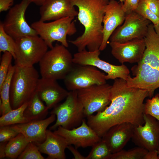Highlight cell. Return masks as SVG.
Listing matches in <instances>:
<instances>
[{
  "instance_id": "obj_1",
  "label": "cell",
  "mask_w": 159,
  "mask_h": 159,
  "mask_svg": "<svg viewBox=\"0 0 159 159\" xmlns=\"http://www.w3.org/2000/svg\"><path fill=\"white\" fill-rule=\"evenodd\" d=\"M111 102L103 111L87 117V124L101 138L112 127L128 122L143 125V103L149 97L145 90L127 86L126 80L117 78L110 90Z\"/></svg>"
},
{
  "instance_id": "obj_2",
  "label": "cell",
  "mask_w": 159,
  "mask_h": 159,
  "mask_svg": "<svg viewBox=\"0 0 159 159\" xmlns=\"http://www.w3.org/2000/svg\"><path fill=\"white\" fill-rule=\"evenodd\" d=\"M78 9V19L85 30L82 34L69 42L78 52L99 49L103 40V19L108 0H71Z\"/></svg>"
},
{
  "instance_id": "obj_3",
  "label": "cell",
  "mask_w": 159,
  "mask_h": 159,
  "mask_svg": "<svg viewBox=\"0 0 159 159\" xmlns=\"http://www.w3.org/2000/svg\"><path fill=\"white\" fill-rule=\"evenodd\" d=\"M144 38L145 48L143 57L131 68L134 77L130 75L126 81L129 87L146 90L151 98L159 88V37L153 24L149 25Z\"/></svg>"
},
{
  "instance_id": "obj_4",
  "label": "cell",
  "mask_w": 159,
  "mask_h": 159,
  "mask_svg": "<svg viewBox=\"0 0 159 159\" xmlns=\"http://www.w3.org/2000/svg\"><path fill=\"white\" fill-rule=\"evenodd\" d=\"M15 65L11 81L10 102L12 109L28 102L36 92L39 75L32 66Z\"/></svg>"
},
{
  "instance_id": "obj_5",
  "label": "cell",
  "mask_w": 159,
  "mask_h": 159,
  "mask_svg": "<svg viewBox=\"0 0 159 159\" xmlns=\"http://www.w3.org/2000/svg\"><path fill=\"white\" fill-rule=\"evenodd\" d=\"M67 48L57 43L47 51L39 62L42 77L56 80L65 78L74 64Z\"/></svg>"
},
{
  "instance_id": "obj_6",
  "label": "cell",
  "mask_w": 159,
  "mask_h": 159,
  "mask_svg": "<svg viewBox=\"0 0 159 159\" xmlns=\"http://www.w3.org/2000/svg\"><path fill=\"white\" fill-rule=\"evenodd\" d=\"M74 18L67 17L49 22L39 20L33 23L31 26L50 49L53 47V43L55 41L67 47V36L73 35L77 31L73 21Z\"/></svg>"
},
{
  "instance_id": "obj_7",
  "label": "cell",
  "mask_w": 159,
  "mask_h": 159,
  "mask_svg": "<svg viewBox=\"0 0 159 159\" xmlns=\"http://www.w3.org/2000/svg\"><path fill=\"white\" fill-rule=\"evenodd\" d=\"M65 101L53 108L50 114L57 117L55 123L49 128L55 130L59 126L71 129L81 125L85 117L82 105L79 100L77 91L69 92Z\"/></svg>"
},
{
  "instance_id": "obj_8",
  "label": "cell",
  "mask_w": 159,
  "mask_h": 159,
  "mask_svg": "<svg viewBox=\"0 0 159 159\" xmlns=\"http://www.w3.org/2000/svg\"><path fill=\"white\" fill-rule=\"evenodd\" d=\"M15 40V64L32 66L39 62L47 51L48 47L38 35L29 36Z\"/></svg>"
},
{
  "instance_id": "obj_9",
  "label": "cell",
  "mask_w": 159,
  "mask_h": 159,
  "mask_svg": "<svg viewBox=\"0 0 159 159\" xmlns=\"http://www.w3.org/2000/svg\"><path fill=\"white\" fill-rule=\"evenodd\" d=\"M111 87V85L106 83L77 90L78 98L84 107L85 117L103 111L110 104Z\"/></svg>"
},
{
  "instance_id": "obj_10",
  "label": "cell",
  "mask_w": 159,
  "mask_h": 159,
  "mask_svg": "<svg viewBox=\"0 0 159 159\" xmlns=\"http://www.w3.org/2000/svg\"><path fill=\"white\" fill-rule=\"evenodd\" d=\"M105 75L94 66L74 64L64 80L68 90L77 91L93 85L106 83Z\"/></svg>"
},
{
  "instance_id": "obj_11",
  "label": "cell",
  "mask_w": 159,
  "mask_h": 159,
  "mask_svg": "<svg viewBox=\"0 0 159 159\" xmlns=\"http://www.w3.org/2000/svg\"><path fill=\"white\" fill-rule=\"evenodd\" d=\"M31 3L29 0H22L10 8L1 22L5 32L15 40L25 36L38 35L25 19V12Z\"/></svg>"
},
{
  "instance_id": "obj_12",
  "label": "cell",
  "mask_w": 159,
  "mask_h": 159,
  "mask_svg": "<svg viewBox=\"0 0 159 159\" xmlns=\"http://www.w3.org/2000/svg\"><path fill=\"white\" fill-rule=\"evenodd\" d=\"M100 51L99 49L90 51L85 49L78 52L73 55V62L76 64L92 66L103 71L107 74L105 75L106 80L121 78L126 81L130 75L127 67L123 64L116 65L101 59Z\"/></svg>"
},
{
  "instance_id": "obj_13",
  "label": "cell",
  "mask_w": 159,
  "mask_h": 159,
  "mask_svg": "<svg viewBox=\"0 0 159 159\" xmlns=\"http://www.w3.org/2000/svg\"><path fill=\"white\" fill-rule=\"evenodd\" d=\"M151 22L135 11L126 14L123 24L117 27L111 36L110 42L123 43L144 38Z\"/></svg>"
},
{
  "instance_id": "obj_14",
  "label": "cell",
  "mask_w": 159,
  "mask_h": 159,
  "mask_svg": "<svg viewBox=\"0 0 159 159\" xmlns=\"http://www.w3.org/2000/svg\"><path fill=\"white\" fill-rule=\"evenodd\" d=\"M143 125L134 126L131 138L136 145L148 151L158 150L159 146V121L144 113Z\"/></svg>"
},
{
  "instance_id": "obj_15",
  "label": "cell",
  "mask_w": 159,
  "mask_h": 159,
  "mask_svg": "<svg viewBox=\"0 0 159 159\" xmlns=\"http://www.w3.org/2000/svg\"><path fill=\"white\" fill-rule=\"evenodd\" d=\"M57 129L54 132L64 138L68 145H74L77 148L92 147L102 139L87 124L85 119L77 127L67 129L59 126Z\"/></svg>"
},
{
  "instance_id": "obj_16",
  "label": "cell",
  "mask_w": 159,
  "mask_h": 159,
  "mask_svg": "<svg viewBox=\"0 0 159 159\" xmlns=\"http://www.w3.org/2000/svg\"><path fill=\"white\" fill-rule=\"evenodd\" d=\"M109 44L112 55L122 64L138 63L142 59L145 48L144 38L123 43L110 42Z\"/></svg>"
},
{
  "instance_id": "obj_17",
  "label": "cell",
  "mask_w": 159,
  "mask_h": 159,
  "mask_svg": "<svg viewBox=\"0 0 159 159\" xmlns=\"http://www.w3.org/2000/svg\"><path fill=\"white\" fill-rule=\"evenodd\" d=\"M122 4L115 0H110L106 5L103 19V40L99 49L100 51L106 48L112 33L125 21L126 14Z\"/></svg>"
},
{
  "instance_id": "obj_18",
  "label": "cell",
  "mask_w": 159,
  "mask_h": 159,
  "mask_svg": "<svg viewBox=\"0 0 159 159\" xmlns=\"http://www.w3.org/2000/svg\"><path fill=\"white\" fill-rule=\"evenodd\" d=\"M71 0H46L40 6L39 20L45 22L55 20L62 18L77 16Z\"/></svg>"
},
{
  "instance_id": "obj_19",
  "label": "cell",
  "mask_w": 159,
  "mask_h": 159,
  "mask_svg": "<svg viewBox=\"0 0 159 159\" xmlns=\"http://www.w3.org/2000/svg\"><path fill=\"white\" fill-rule=\"evenodd\" d=\"M36 92L49 110L53 108L66 98L69 93L59 85L57 80L42 77L39 79Z\"/></svg>"
},
{
  "instance_id": "obj_20",
  "label": "cell",
  "mask_w": 159,
  "mask_h": 159,
  "mask_svg": "<svg viewBox=\"0 0 159 159\" xmlns=\"http://www.w3.org/2000/svg\"><path fill=\"white\" fill-rule=\"evenodd\" d=\"M56 116L51 114L49 117L44 119L11 126L18 133L23 134L28 142L41 143L45 139L47 128L55 120Z\"/></svg>"
},
{
  "instance_id": "obj_21",
  "label": "cell",
  "mask_w": 159,
  "mask_h": 159,
  "mask_svg": "<svg viewBox=\"0 0 159 159\" xmlns=\"http://www.w3.org/2000/svg\"><path fill=\"white\" fill-rule=\"evenodd\" d=\"M134 126L130 123L116 125L111 127L102 138L112 154L122 150L132 138Z\"/></svg>"
},
{
  "instance_id": "obj_22",
  "label": "cell",
  "mask_w": 159,
  "mask_h": 159,
  "mask_svg": "<svg viewBox=\"0 0 159 159\" xmlns=\"http://www.w3.org/2000/svg\"><path fill=\"white\" fill-rule=\"evenodd\" d=\"M39 150L48 155L47 159H65V151L68 145L65 139L49 129L47 130L45 140L34 143Z\"/></svg>"
},
{
  "instance_id": "obj_23",
  "label": "cell",
  "mask_w": 159,
  "mask_h": 159,
  "mask_svg": "<svg viewBox=\"0 0 159 159\" xmlns=\"http://www.w3.org/2000/svg\"><path fill=\"white\" fill-rule=\"evenodd\" d=\"M49 109L36 92L24 112V115L29 121L44 119L48 113Z\"/></svg>"
},
{
  "instance_id": "obj_24",
  "label": "cell",
  "mask_w": 159,
  "mask_h": 159,
  "mask_svg": "<svg viewBox=\"0 0 159 159\" xmlns=\"http://www.w3.org/2000/svg\"><path fill=\"white\" fill-rule=\"evenodd\" d=\"M15 69V65L10 64L7 75L0 86V113L1 116L11 110L10 102V91L11 81Z\"/></svg>"
},
{
  "instance_id": "obj_25",
  "label": "cell",
  "mask_w": 159,
  "mask_h": 159,
  "mask_svg": "<svg viewBox=\"0 0 159 159\" xmlns=\"http://www.w3.org/2000/svg\"><path fill=\"white\" fill-rule=\"evenodd\" d=\"M29 143L23 134L19 133L7 143L6 157L12 159L17 158Z\"/></svg>"
},
{
  "instance_id": "obj_26",
  "label": "cell",
  "mask_w": 159,
  "mask_h": 159,
  "mask_svg": "<svg viewBox=\"0 0 159 159\" xmlns=\"http://www.w3.org/2000/svg\"><path fill=\"white\" fill-rule=\"evenodd\" d=\"M28 102L1 115L0 117V127L24 123L29 122L24 115V111Z\"/></svg>"
},
{
  "instance_id": "obj_27",
  "label": "cell",
  "mask_w": 159,
  "mask_h": 159,
  "mask_svg": "<svg viewBox=\"0 0 159 159\" xmlns=\"http://www.w3.org/2000/svg\"><path fill=\"white\" fill-rule=\"evenodd\" d=\"M86 159H110L112 154L105 141L102 140L94 144Z\"/></svg>"
},
{
  "instance_id": "obj_28",
  "label": "cell",
  "mask_w": 159,
  "mask_h": 159,
  "mask_svg": "<svg viewBox=\"0 0 159 159\" xmlns=\"http://www.w3.org/2000/svg\"><path fill=\"white\" fill-rule=\"evenodd\" d=\"M148 151L138 147L128 150H122L112 154L110 159H143Z\"/></svg>"
},
{
  "instance_id": "obj_29",
  "label": "cell",
  "mask_w": 159,
  "mask_h": 159,
  "mask_svg": "<svg viewBox=\"0 0 159 159\" xmlns=\"http://www.w3.org/2000/svg\"><path fill=\"white\" fill-rule=\"evenodd\" d=\"M16 42L5 31L1 22L0 23V52H8L15 57Z\"/></svg>"
},
{
  "instance_id": "obj_30",
  "label": "cell",
  "mask_w": 159,
  "mask_h": 159,
  "mask_svg": "<svg viewBox=\"0 0 159 159\" xmlns=\"http://www.w3.org/2000/svg\"><path fill=\"white\" fill-rule=\"evenodd\" d=\"M144 113L152 116L159 121V94L146 100L144 105Z\"/></svg>"
},
{
  "instance_id": "obj_31",
  "label": "cell",
  "mask_w": 159,
  "mask_h": 159,
  "mask_svg": "<svg viewBox=\"0 0 159 159\" xmlns=\"http://www.w3.org/2000/svg\"><path fill=\"white\" fill-rule=\"evenodd\" d=\"M19 159H44L36 144L29 142L24 150L19 156Z\"/></svg>"
},
{
  "instance_id": "obj_32",
  "label": "cell",
  "mask_w": 159,
  "mask_h": 159,
  "mask_svg": "<svg viewBox=\"0 0 159 159\" xmlns=\"http://www.w3.org/2000/svg\"><path fill=\"white\" fill-rule=\"evenodd\" d=\"M135 11L143 18L150 21L154 25L159 21V17L149 9L145 0H140Z\"/></svg>"
},
{
  "instance_id": "obj_33",
  "label": "cell",
  "mask_w": 159,
  "mask_h": 159,
  "mask_svg": "<svg viewBox=\"0 0 159 159\" xmlns=\"http://www.w3.org/2000/svg\"><path fill=\"white\" fill-rule=\"evenodd\" d=\"M13 58L12 54L10 52H3L0 65V86L2 85L7 75Z\"/></svg>"
},
{
  "instance_id": "obj_34",
  "label": "cell",
  "mask_w": 159,
  "mask_h": 159,
  "mask_svg": "<svg viewBox=\"0 0 159 159\" xmlns=\"http://www.w3.org/2000/svg\"><path fill=\"white\" fill-rule=\"evenodd\" d=\"M11 125L0 127V142H8L19 133Z\"/></svg>"
},
{
  "instance_id": "obj_35",
  "label": "cell",
  "mask_w": 159,
  "mask_h": 159,
  "mask_svg": "<svg viewBox=\"0 0 159 159\" xmlns=\"http://www.w3.org/2000/svg\"><path fill=\"white\" fill-rule=\"evenodd\" d=\"M140 0H125L122 4L123 9L126 14L135 11Z\"/></svg>"
},
{
  "instance_id": "obj_36",
  "label": "cell",
  "mask_w": 159,
  "mask_h": 159,
  "mask_svg": "<svg viewBox=\"0 0 159 159\" xmlns=\"http://www.w3.org/2000/svg\"><path fill=\"white\" fill-rule=\"evenodd\" d=\"M149 9L159 17V1L158 0H145Z\"/></svg>"
},
{
  "instance_id": "obj_37",
  "label": "cell",
  "mask_w": 159,
  "mask_h": 159,
  "mask_svg": "<svg viewBox=\"0 0 159 159\" xmlns=\"http://www.w3.org/2000/svg\"><path fill=\"white\" fill-rule=\"evenodd\" d=\"M13 3L14 0H0V12L10 9Z\"/></svg>"
},
{
  "instance_id": "obj_38",
  "label": "cell",
  "mask_w": 159,
  "mask_h": 159,
  "mask_svg": "<svg viewBox=\"0 0 159 159\" xmlns=\"http://www.w3.org/2000/svg\"><path fill=\"white\" fill-rule=\"evenodd\" d=\"M69 150L73 154L74 159H86V157L82 155L77 150V148H75L72 146V145H69L67 147Z\"/></svg>"
},
{
  "instance_id": "obj_39",
  "label": "cell",
  "mask_w": 159,
  "mask_h": 159,
  "mask_svg": "<svg viewBox=\"0 0 159 159\" xmlns=\"http://www.w3.org/2000/svg\"><path fill=\"white\" fill-rule=\"evenodd\" d=\"M143 159H159L158 150L148 151Z\"/></svg>"
},
{
  "instance_id": "obj_40",
  "label": "cell",
  "mask_w": 159,
  "mask_h": 159,
  "mask_svg": "<svg viewBox=\"0 0 159 159\" xmlns=\"http://www.w3.org/2000/svg\"><path fill=\"white\" fill-rule=\"evenodd\" d=\"M8 142H0V158L2 159L6 157L5 148Z\"/></svg>"
},
{
  "instance_id": "obj_41",
  "label": "cell",
  "mask_w": 159,
  "mask_h": 159,
  "mask_svg": "<svg viewBox=\"0 0 159 159\" xmlns=\"http://www.w3.org/2000/svg\"><path fill=\"white\" fill-rule=\"evenodd\" d=\"M31 2H33L36 5L41 6L46 0H29Z\"/></svg>"
},
{
  "instance_id": "obj_42",
  "label": "cell",
  "mask_w": 159,
  "mask_h": 159,
  "mask_svg": "<svg viewBox=\"0 0 159 159\" xmlns=\"http://www.w3.org/2000/svg\"><path fill=\"white\" fill-rule=\"evenodd\" d=\"M154 26L155 31L159 37V21L157 24Z\"/></svg>"
},
{
  "instance_id": "obj_43",
  "label": "cell",
  "mask_w": 159,
  "mask_h": 159,
  "mask_svg": "<svg viewBox=\"0 0 159 159\" xmlns=\"http://www.w3.org/2000/svg\"><path fill=\"white\" fill-rule=\"evenodd\" d=\"M120 2L121 3H123L125 1V0H119Z\"/></svg>"
},
{
  "instance_id": "obj_44",
  "label": "cell",
  "mask_w": 159,
  "mask_h": 159,
  "mask_svg": "<svg viewBox=\"0 0 159 159\" xmlns=\"http://www.w3.org/2000/svg\"><path fill=\"white\" fill-rule=\"evenodd\" d=\"M157 150H158V158H159V146L158 147V148Z\"/></svg>"
},
{
  "instance_id": "obj_45",
  "label": "cell",
  "mask_w": 159,
  "mask_h": 159,
  "mask_svg": "<svg viewBox=\"0 0 159 159\" xmlns=\"http://www.w3.org/2000/svg\"><path fill=\"white\" fill-rule=\"evenodd\" d=\"M158 0V1H159V0Z\"/></svg>"
},
{
  "instance_id": "obj_46",
  "label": "cell",
  "mask_w": 159,
  "mask_h": 159,
  "mask_svg": "<svg viewBox=\"0 0 159 159\" xmlns=\"http://www.w3.org/2000/svg\"></svg>"
}]
</instances>
